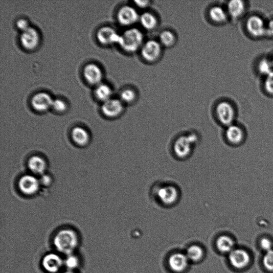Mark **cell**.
<instances>
[{
  "label": "cell",
  "instance_id": "cell-10",
  "mask_svg": "<svg viewBox=\"0 0 273 273\" xmlns=\"http://www.w3.org/2000/svg\"><path fill=\"white\" fill-rule=\"evenodd\" d=\"M125 109L124 104L119 98H111L103 103L102 110L103 114L109 118L120 116Z\"/></svg>",
  "mask_w": 273,
  "mask_h": 273
},
{
  "label": "cell",
  "instance_id": "cell-20",
  "mask_svg": "<svg viewBox=\"0 0 273 273\" xmlns=\"http://www.w3.org/2000/svg\"><path fill=\"white\" fill-rule=\"evenodd\" d=\"M28 167L33 175L42 176L45 174L47 164L42 157L35 156L29 159Z\"/></svg>",
  "mask_w": 273,
  "mask_h": 273
},
{
  "label": "cell",
  "instance_id": "cell-38",
  "mask_svg": "<svg viewBox=\"0 0 273 273\" xmlns=\"http://www.w3.org/2000/svg\"><path fill=\"white\" fill-rule=\"evenodd\" d=\"M266 36L273 38V19L266 23Z\"/></svg>",
  "mask_w": 273,
  "mask_h": 273
},
{
  "label": "cell",
  "instance_id": "cell-36",
  "mask_svg": "<svg viewBox=\"0 0 273 273\" xmlns=\"http://www.w3.org/2000/svg\"><path fill=\"white\" fill-rule=\"evenodd\" d=\"M39 181L41 185H43L46 186L50 185L51 182V177L49 175H46L45 174L41 176Z\"/></svg>",
  "mask_w": 273,
  "mask_h": 273
},
{
  "label": "cell",
  "instance_id": "cell-21",
  "mask_svg": "<svg viewBox=\"0 0 273 273\" xmlns=\"http://www.w3.org/2000/svg\"><path fill=\"white\" fill-rule=\"evenodd\" d=\"M43 265L44 269L51 273L57 272L62 268L63 260L55 254H49L45 257Z\"/></svg>",
  "mask_w": 273,
  "mask_h": 273
},
{
  "label": "cell",
  "instance_id": "cell-2",
  "mask_svg": "<svg viewBox=\"0 0 273 273\" xmlns=\"http://www.w3.org/2000/svg\"><path fill=\"white\" fill-rule=\"evenodd\" d=\"M53 243L57 250L61 253L70 254L78 245L79 239L75 231L70 229H64L56 234Z\"/></svg>",
  "mask_w": 273,
  "mask_h": 273
},
{
  "label": "cell",
  "instance_id": "cell-31",
  "mask_svg": "<svg viewBox=\"0 0 273 273\" xmlns=\"http://www.w3.org/2000/svg\"><path fill=\"white\" fill-rule=\"evenodd\" d=\"M51 108L57 112L63 113L67 110L68 105L63 100L56 99L53 100Z\"/></svg>",
  "mask_w": 273,
  "mask_h": 273
},
{
  "label": "cell",
  "instance_id": "cell-22",
  "mask_svg": "<svg viewBox=\"0 0 273 273\" xmlns=\"http://www.w3.org/2000/svg\"><path fill=\"white\" fill-rule=\"evenodd\" d=\"M176 34L171 29H165L159 34L158 40L163 48H171L177 43Z\"/></svg>",
  "mask_w": 273,
  "mask_h": 273
},
{
  "label": "cell",
  "instance_id": "cell-27",
  "mask_svg": "<svg viewBox=\"0 0 273 273\" xmlns=\"http://www.w3.org/2000/svg\"><path fill=\"white\" fill-rule=\"evenodd\" d=\"M95 96L103 103L112 98L113 91L111 88L105 84H100L96 87L94 91Z\"/></svg>",
  "mask_w": 273,
  "mask_h": 273
},
{
  "label": "cell",
  "instance_id": "cell-26",
  "mask_svg": "<svg viewBox=\"0 0 273 273\" xmlns=\"http://www.w3.org/2000/svg\"><path fill=\"white\" fill-rule=\"evenodd\" d=\"M138 98L137 92L131 87L124 88L120 93L119 99L124 104H133Z\"/></svg>",
  "mask_w": 273,
  "mask_h": 273
},
{
  "label": "cell",
  "instance_id": "cell-18",
  "mask_svg": "<svg viewBox=\"0 0 273 273\" xmlns=\"http://www.w3.org/2000/svg\"><path fill=\"white\" fill-rule=\"evenodd\" d=\"M189 260L186 254L176 253L171 255L169 258L168 263L171 270L176 273H182L188 266Z\"/></svg>",
  "mask_w": 273,
  "mask_h": 273
},
{
  "label": "cell",
  "instance_id": "cell-23",
  "mask_svg": "<svg viewBox=\"0 0 273 273\" xmlns=\"http://www.w3.org/2000/svg\"><path fill=\"white\" fill-rule=\"evenodd\" d=\"M72 139L77 145L85 146L90 140V135L87 130L80 127L73 129L72 133Z\"/></svg>",
  "mask_w": 273,
  "mask_h": 273
},
{
  "label": "cell",
  "instance_id": "cell-33",
  "mask_svg": "<svg viewBox=\"0 0 273 273\" xmlns=\"http://www.w3.org/2000/svg\"><path fill=\"white\" fill-rule=\"evenodd\" d=\"M260 247L265 252L273 249V242L268 237H263L260 241Z\"/></svg>",
  "mask_w": 273,
  "mask_h": 273
},
{
  "label": "cell",
  "instance_id": "cell-29",
  "mask_svg": "<svg viewBox=\"0 0 273 273\" xmlns=\"http://www.w3.org/2000/svg\"><path fill=\"white\" fill-rule=\"evenodd\" d=\"M257 70L261 75L266 76L273 72V65L271 59L264 58L259 61Z\"/></svg>",
  "mask_w": 273,
  "mask_h": 273
},
{
  "label": "cell",
  "instance_id": "cell-17",
  "mask_svg": "<svg viewBox=\"0 0 273 273\" xmlns=\"http://www.w3.org/2000/svg\"><path fill=\"white\" fill-rule=\"evenodd\" d=\"M207 15L210 21L217 25L224 24L229 19L226 8L220 5H212L209 8Z\"/></svg>",
  "mask_w": 273,
  "mask_h": 273
},
{
  "label": "cell",
  "instance_id": "cell-8",
  "mask_svg": "<svg viewBox=\"0 0 273 273\" xmlns=\"http://www.w3.org/2000/svg\"><path fill=\"white\" fill-rule=\"evenodd\" d=\"M246 27L249 34L254 38H262L266 36V23L262 17L257 15L249 17Z\"/></svg>",
  "mask_w": 273,
  "mask_h": 273
},
{
  "label": "cell",
  "instance_id": "cell-25",
  "mask_svg": "<svg viewBox=\"0 0 273 273\" xmlns=\"http://www.w3.org/2000/svg\"><path fill=\"white\" fill-rule=\"evenodd\" d=\"M228 140L231 143L239 144L243 138V133L242 129L237 126L231 124L228 127L226 131Z\"/></svg>",
  "mask_w": 273,
  "mask_h": 273
},
{
  "label": "cell",
  "instance_id": "cell-9",
  "mask_svg": "<svg viewBox=\"0 0 273 273\" xmlns=\"http://www.w3.org/2000/svg\"><path fill=\"white\" fill-rule=\"evenodd\" d=\"M228 260L233 268L236 270H243L250 264L251 257L245 249L235 248L228 254Z\"/></svg>",
  "mask_w": 273,
  "mask_h": 273
},
{
  "label": "cell",
  "instance_id": "cell-16",
  "mask_svg": "<svg viewBox=\"0 0 273 273\" xmlns=\"http://www.w3.org/2000/svg\"><path fill=\"white\" fill-rule=\"evenodd\" d=\"M53 100L48 93L40 92L35 94L31 101L32 108L35 111L43 112L52 107Z\"/></svg>",
  "mask_w": 273,
  "mask_h": 273
},
{
  "label": "cell",
  "instance_id": "cell-28",
  "mask_svg": "<svg viewBox=\"0 0 273 273\" xmlns=\"http://www.w3.org/2000/svg\"><path fill=\"white\" fill-rule=\"evenodd\" d=\"M186 255L189 260L197 262L203 258L204 252L201 247L193 245L188 248Z\"/></svg>",
  "mask_w": 273,
  "mask_h": 273
},
{
  "label": "cell",
  "instance_id": "cell-1",
  "mask_svg": "<svg viewBox=\"0 0 273 273\" xmlns=\"http://www.w3.org/2000/svg\"><path fill=\"white\" fill-rule=\"evenodd\" d=\"M146 40L143 31L135 26L127 28L121 34L118 45L123 51L134 54L139 52Z\"/></svg>",
  "mask_w": 273,
  "mask_h": 273
},
{
  "label": "cell",
  "instance_id": "cell-14",
  "mask_svg": "<svg viewBox=\"0 0 273 273\" xmlns=\"http://www.w3.org/2000/svg\"><path fill=\"white\" fill-rule=\"evenodd\" d=\"M159 23L158 17L152 11L146 10L140 14L138 23L142 30L148 32L156 31L159 26Z\"/></svg>",
  "mask_w": 273,
  "mask_h": 273
},
{
  "label": "cell",
  "instance_id": "cell-13",
  "mask_svg": "<svg viewBox=\"0 0 273 273\" xmlns=\"http://www.w3.org/2000/svg\"><path fill=\"white\" fill-rule=\"evenodd\" d=\"M120 35L114 28L104 26L99 29L97 33V38L100 44L106 46L118 44Z\"/></svg>",
  "mask_w": 273,
  "mask_h": 273
},
{
  "label": "cell",
  "instance_id": "cell-30",
  "mask_svg": "<svg viewBox=\"0 0 273 273\" xmlns=\"http://www.w3.org/2000/svg\"><path fill=\"white\" fill-rule=\"evenodd\" d=\"M262 262L267 271L273 272V249L265 253Z\"/></svg>",
  "mask_w": 273,
  "mask_h": 273
},
{
  "label": "cell",
  "instance_id": "cell-19",
  "mask_svg": "<svg viewBox=\"0 0 273 273\" xmlns=\"http://www.w3.org/2000/svg\"><path fill=\"white\" fill-rule=\"evenodd\" d=\"M225 8L227 9L229 17L237 20L244 15L246 10V5L241 0H231L228 2Z\"/></svg>",
  "mask_w": 273,
  "mask_h": 273
},
{
  "label": "cell",
  "instance_id": "cell-15",
  "mask_svg": "<svg viewBox=\"0 0 273 273\" xmlns=\"http://www.w3.org/2000/svg\"><path fill=\"white\" fill-rule=\"evenodd\" d=\"M85 80L92 85L102 84L103 73L102 69L96 64L91 63L86 65L83 71Z\"/></svg>",
  "mask_w": 273,
  "mask_h": 273
},
{
  "label": "cell",
  "instance_id": "cell-11",
  "mask_svg": "<svg viewBox=\"0 0 273 273\" xmlns=\"http://www.w3.org/2000/svg\"><path fill=\"white\" fill-rule=\"evenodd\" d=\"M40 185L39 180L34 175L23 176L19 182L20 191L23 194L27 196L36 194L39 191Z\"/></svg>",
  "mask_w": 273,
  "mask_h": 273
},
{
  "label": "cell",
  "instance_id": "cell-39",
  "mask_svg": "<svg viewBox=\"0 0 273 273\" xmlns=\"http://www.w3.org/2000/svg\"><path fill=\"white\" fill-rule=\"evenodd\" d=\"M271 60L272 63V64H273V56L272 59H271Z\"/></svg>",
  "mask_w": 273,
  "mask_h": 273
},
{
  "label": "cell",
  "instance_id": "cell-3",
  "mask_svg": "<svg viewBox=\"0 0 273 273\" xmlns=\"http://www.w3.org/2000/svg\"><path fill=\"white\" fill-rule=\"evenodd\" d=\"M163 47L157 39H148L145 41L139 51L140 55L146 63H158L163 56Z\"/></svg>",
  "mask_w": 273,
  "mask_h": 273
},
{
  "label": "cell",
  "instance_id": "cell-24",
  "mask_svg": "<svg viewBox=\"0 0 273 273\" xmlns=\"http://www.w3.org/2000/svg\"><path fill=\"white\" fill-rule=\"evenodd\" d=\"M235 245L234 240L228 235L219 236L216 241L218 250L223 253L229 254L235 248Z\"/></svg>",
  "mask_w": 273,
  "mask_h": 273
},
{
  "label": "cell",
  "instance_id": "cell-4",
  "mask_svg": "<svg viewBox=\"0 0 273 273\" xmlns=\"http://www.w3.org/2000/svg\"><path fill=\"white\" fill-rule=\"evenodd\" d=\"M198 141V136L194 134L180 136L174 144L173 150L176 157L180 159L188 158L191 155Z\"/></svg>",
  "mask_w": 273,
  "mask_h": 273
},
{
  "label": "cell",
  "instance_id": "cell-34",
  "mask_svg": "<svg viewBox=\"0 0 273 273\" xmlns=\"http://www.w3.org/2000/svg\"><path fill=\"white\" fill-rule=\"evenodd\" d=\"M133 4L138 10H142L145 11L148 10V9L152 5V1H147V0H145V1H135Z\"/></svg>",
  "mask_w": 273,
  "mask_h": 273
},
{
  "label": "cell",
  "instance_id": "cell-37",
  "mask_svg": "<svg viewBox=\"0 0 273 273\" xmlns=\"http://www.w3.org/2000/svg\"><path fill=\"white\" fill-rule=\"evenodd\" d=\"M67 265L69 268H74L78 265V260L74 256H70L66 261Z\"/></svg>",
  "mask_w": 273,
  "mask_h": 273
},
{
  "label": "cell",
  "instance_id": "cell-6",
  "mask_svg": "<svg viewBox=\"0 0 273 273\" xmlns=\"http://www.w3.org/2000/svg\"><path fill=\"white\" fill-rule=\"evenodd\" d=\"M215 114L218 120L224 126L233 124L235 117L234 106L226 100L219 102L215 108Z\"/></svg>",
  "mask_w": 273,
  "mask_h": 273
},
{
  "label": "cell",
  "instance_id": "cell-5",
  "mask_svg": "<svg viewBox=\"0 0 273 273\" xmlns=\"http://www.w3.org/2000/svg\"><path fill=\"white\" fill-rule=\"evenodd\" d=\"M140 14L133 4H125L118 10L116 18L122 26L128 28L135 27L139 23Z\"/></svg>",
  "mask_w": 273,
  "mask_h": 273
},
{
  "label": "cell",
  "instance_id": "cell-35",
  "mask_svg": "<svg viewBox=\"0 0 273 273\" xmlns=\"http://www.w3.org/2000/svg\"><path fill=\"white\" fill-rule=\"evenodd\" d=\"M16 25L22 32L26 30L29 27L28 22L25 19H20L17 21Z\"/></svg>",
  "mask_w": 273,
  "mask_h": 273
},
{
  "label": "cell",
  "instance_id": "cell-7",
  "mask_svg": "<svg viewBox=\"0 0 273 273\" xmlns=\"http://www.w3.org/2000/svg\"><path fill=\"white\" fill-rule=\"evenodd\" d=\"M157 197L161 204L171 206L176 205L180 199L179 189L175 186L166 185L160 187L157 191Z\"/></svg>",
  "mask_w": 273,
  "mask_h": 273
},
{
  "label": "cell",
  "instance_id": "cell-32",
  "mask_svg": "<svg viewBox=\"0 0 273 273\" xmlns=\"http://www.w3.org/2000/svg\"><path fill=\"white\" fill-rule=\"evenodd\" d=\"M264 86L267 93L273 95V72L265 76Z\"/></svg>",
  "mask_w": 273,
  "mask_h": 273
},
{
  "label": "cell",
  "instance_id": "cell-12",
  "mask_svg": "<svg viewBox=\"0 0 273 273\" xmlns=\"http://www.w3.org/2000/svg\"><path fill=\"white\" fill-rule=\"evenodd\" d=\"M20 41L23 48L27 50H33L39 45L40 35L36 29L29 27L26 30L22 32Z\"/></svg>",
  "mask_w": 273,
  "mask_h": 273
}]
</instances>
